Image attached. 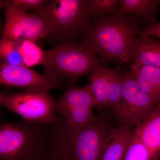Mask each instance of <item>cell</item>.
<instances>
[{"label": "cell", "instance_id": "cell-1", "mask_svg": "<svg viewBox=\"0 0 160 160\" xmlns=\"http://www.w3.org/2000/svg\"><path fill=\"white\" fill-rule=\"evenodd\" d=\"M140 18L114 14L95 19L83 34L80 45L105 62H128L132 44L140 31Z\"/></svg>", "mask_w": 160, "mask_h": 160}, {"label": "cell", "instance_id": "cell-2", "mask_svg": "<svg viewBox=\"0 0 160 160\" xmlns=\"http://www.w3.org/2000/svg\"><path fill=\"white\" fill-rule=\"evenodd\" d=\"M113 128L102 114L77 130L53 125L48 151L58 160H101Z\"/></svg>", "mask_w": 160, "mask_h": 160}, {"label": "cell", "instance_id": "cell-3", "mask_svg": "<svg viewBox=\"0 0 160 160\" xmlns=\"http://www.w3.org/2000/svg\"><path fill=\"white\" fill-rule=\"evenodd\" d=\"M102 58L70 41L60 43L47 51L44 74L58 89L73 86L80 78L105 66Z\"/></svg>", "mask_w": 160, "mask_h": 160}, {"label": "cell", "instance_id": "cell-4", "mask_svg": "<svg viewBox=\"0 0 160 160\" xmlns=\"http://www.w3.org/2000/svg\"><path fill=\"white\" fill-rule=\"evenodd\" d=\"M49 124L1 122L0 160H42L49 146L52 127Z\"/></svg>", "mask_w": 160, "mask_h": 160}, {"label": "cell", "instance_id": "cell-5", "mask_svg": "<svg viewBox=\"0 0 160 160\" xmlns=\"http://www.w3.org/2000/svg\"><path fill=\"white\" fill-rule=\"evenodd\" d=\"M31 12L42 18L49 37L60 43L83 34L91 23L86 0L48 1L42 8Z\"/></svg>", "mask_w": 160, "mask_h": 160}, {"label": "cell", "instance_id": "cell-6", "mask_svg": "<svg viewBox=\"0 0 160 160\" xmlns=\"http://www.w3.org/2000/svg\"><path fill=\"white\" fill-rule=\"evenodd\" d=\"M54 99L46 92L22 91L16 93L2 92V107L17 114L23 121L44 124H56L59 118Z\"/></svg>", "mask_w": 160, "mask_h": 160}, {"label": "cell", "instance_id": "cell-7", "mask_svg": "<svg viewBox=\"0 0 160 160\" xmlns=\"http://www.w3.org/2000/svg\"><path fill=\"white\" fill-rule=\"evenodd\" d=\"M121 95V102L113 109L121 125L136 127L158 106L140 87L130 69L122 72Z\"/></svg>", "mask_w": 160, "mask_h": 160}, {"label": "cell", "instance_id": "cell-8", "mask_svg": "<svg viewBox=\"0 0 160 160\" xmlns=\"http://www.w3.org/2000/svg\"><path fill=\"white\" fill-rule=\"evenodd\" d=\"M94 107L95 103L89 84L70 86L56 102V112L61 118L54 125L66 130L79 129L94 119Z\"/></svg>", "mask_w": 160, "mask_h": 160}, {"label": "cell", "instance_id": "cell-9", "mask_svg": "<svg viewBox=\"0 0 160 160\" xmlns=\"http://www.w3.org/2000/svg\"><path fill=\"white\" fill-rule=\"evenodd\" d=\"M5 11V23L1 29V38L14 42L29 40L37 42L49 37V30L44 19L39 15L19 10L11 1H1Z\"/></svg>", "mask_w": 160, "mask_h": 160}, {"label": "cell", "instance_id": "cell-10", "mask_svg": "<svg viewBox=\"0 0 160 160\" xmlns=\"http://www.w3.org/2000/svg\"><path fill=\"white\" fill-rule=\"evenodd\" d=\"M0 83L2 86L29 92H46L58 89L43 73L40 74L26 66L1 63Z\"/></svg>", "mask_w": 160, "mask_h": 160}, {"label": "cell", "instance_id": "cell-11", "mask_svg": "<svg viewBox=\"0 0 160 160\" xmlns=\"http://www.w3.org/2000/svg\"><path fill=\"white\" fill-rule=\"evenodd\" d=\"M130 66H147L160 69V41L138 34L129 49L128 62Z\"/></svg>", "mask_w": 160, "mask_h": 160}, {"label": "cell", "instance_id": "cell-12", "mask_svg": "<svg viewBox=\"0 0 160 160\" xmlns=\"http://www.w3.org/2000/svg\"><path fill=\"white\" fill-rule=\"evenodd\" d=\"M134 134L151 152L154 160L160 158V105L133 130Z\"/></svg>", "mask_w": 160, "mask_h": 160}, {"label": "cell", "instance_id": "cell-13", "mask_svg": "<svg viewBox=\"0 0 160 160\" xmlns=\"http://www.w3.org/2000/svg\"><path fill=\"white\" fill-rule=\"evenodd\" d=\"M159 5L160 0H119L117 11L113 14L122 17L135 16L148 27L157 22L156 13Z\"/></svg>", "mask_w": 160, "mask_h": 160}, {"label": "cell", "instance_id": "cell-14", "mask_svg": "<svg viewBox=\"0 0 160 160\" xmlns=\"http://www.w3.org/2000/svg\"><path fill=\"white\" fill-rule=\"evenodd\" d=\"M131 127L120 125L113 128L101 160H123L132 138Z\"/></svg>", "mask_w": 160, "mask_h": 160}, {"label": "cell", "instance_id": "cell-15", "mask_svg": "<svg viewBox=\"0 0 160 160\" xmlns=\"http://www.w3.org/2000/svg\"><path fill=\"white\" fill-rule=\"evenodd\" d=\"M133 77L142 89L160 105V69L147 66H130Z\"/></svg>", "mask_w": 160, "mask_h": 160}, {"label": "cell", "instance_id": "cell-16", "mask_svg": "<svg viewBox=\"0 0 160 160\" xmlns=\"http://www.w3.org/2000/svg\"><path fill=\"white\" fill-rule=\"evenodd\" d=\"M112 69L106 67L96 70L89 76V84L95 107L99 110L108 108V97L109 90V79Z\"/></svg>", "mask_w": 160, "mask_h": 160}, {"label": "cell", "instance_id": "cell-17", "mask_svg": "<svg viewBox=\"0 0 160 160\" xmlns=\"http://www.w3.org/2000/svg\"><path fill=\"white\" fill-rule=\"evenodd\" d=\"M24 66L28 68L38 65H43L45 62L47 52L44 51L37 45L36 42L26 40L16 42Z\"/></svg>", "mask_w": 160, "mask_h": 160}, {"label": "cell", "instance_id": "cell-18", "mask_svg": "<svg viewBox=\"0 0 160 160\" xmlns=\"http://www.w3.org/2000/svg\"><path fill=\"white\" fill-rule=\"evenodd\" d=\"M119 3V0H86L87 10L92 19L114 14Z\"/></svg>", "mask_w": 160, "mask_h": 160}, {"label": "cell", "instance_id": "cell-19", "mask_svg": "<svg viewBox=\"0 0 160 160\" xmlns=\"http://www.w3.org/2000/svg\"><path fill=\"white\" fill-rule=\"evenodd\" d=\"M0 58L1 63L25 66L17 43L13 41L1 39Z\"/></svg>", "mask_w": 160, "mask_h": 160}, {"label": "cell", "instance_id": "cell-20", "mask_svg": "<svg viewBox=\"0 0 160 160\" xmlns=\"http://www.w3.org/2000/svg\"><path fill=\"white\" fill-rule=\"evenodd\" d=\"M123 160H154L148 148L134 133Z\"/></svg>", "mask_w": 160, "mask_h": 160}, {"label": "cell", "instance_id": "cell-21", "mask_svg": "<svg viewBox=\"0 0 160 160\" xmlns=\"http://www.w3.org/2000/svg\"><path fill=\"white\" fill-rule=\"evenodd\" d=\"M47 0H12V5L21 11L27 12L36 11L42 8L47 3Z\"/></svg>", "mask_w": 160, "mask_h": 160}, {"label": "cell", "instance_id": "cell-22", "mask_svg": "<svg viewBox=\"0 0 160 160\" xmlns=\"http://www.w3.org/2000/svg\"><path fill=\"white\" fill-rule=\"evenodd\" d=\"M138 34L149 36L152 38L160 39V22H156L151 26L140 30Z\"/></svg>", "mask_w": 160, "mask_h": 160}, {"label": "cell", "instance_id": "cell-23", "mask_svg": "<svg viewBox=\"0 0 160 160\" xmlns=\"http://www.w3.org/2000/svg\"><path fill=\"white\" fill-rule=\"evenodd\" d=\"M41 160H58L56 158H55L52 155L50 154V153L48 152H47V153H46V155L44 156V157Z\"/></svg>", "mask_w": 160, "mask_h": 160}, {"label": "cell", "instance_id": "cell-24", "mask_svg": "<svg viewBox=\"0 0 160 160\" xmlns=\"http://www.w3.org/2000/svg\"><path fill=\"white\" fill-rule=\"evenodd\" d=\"M160 160V158L159 159V160Z\"/></svg>", "mask_w": 160, "mask_h": 160}]
</instances>
